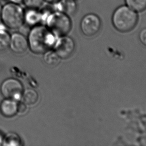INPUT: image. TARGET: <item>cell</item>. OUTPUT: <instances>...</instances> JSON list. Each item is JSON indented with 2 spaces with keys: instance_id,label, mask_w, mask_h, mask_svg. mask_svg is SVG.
Masks as SVG:
<instances>
[{
  "instance_id": "cell-1",
  "label": "cell",
  "mask_w": 146,
  "mask_h": 146,
  "mask_svg": "<svg viewBox=\"0 0 146 146\" xmlns=\"http://www.w3.org/2000/svg\"><path fill=\"white\" fill-rule=\"evenodd\" d=\"M57 36L45 25H39L32 27L28 34L29 47L36 54L45 53L53 47Z\"/></svg>"
},
{
  "instance_id": "cell-2",
  "label": "cell",
  "mask_w": 146,
  "mask_h": 146,
  "mask_svg": "<svg viewBox=\"0 0 146 146\" xmlns=\"http://www.w3.org/2000/svg\"><path fill=\"white\" fill-rule=\"evenodd\" d=\"M138 21V13L126 5L117 8L112 17V22L115 29L122 33H128L134 29Z\"/></svg>"
},
{
  "instance_id": "cell-3",
  "label": "cell",
  "mask_w": 146,
  "mask_h": 146,
  "mask_svg": "<svg viewBox=\"0 0 146 146\" xmlns=\"http://www.w3.org/2000/svg\"><path fill=\"white\" fill-rule=\"evenodd\" d=\"M24 11L20 5L11 2L4 5L0 13L2 24L10 30H17L24 24Z\"/></svg>"
},
{
  "instance_id": "cell-4",
  "label": "cell",
  "mask_w": 146,
  "mask_h": 146,
  "mask_svg": "<svg viewBox=\"0 0 146 146\" xmlns=\"http://www.w3.org/2000/svg\"><path fill=\"white\" fill-rule=\"evenodd\" d=\"M44 25L56 36H67L72 28L70 17L62 12L54 11L46 18Z\"/></svg>"
},
{
  "instance_id": "cell-5",
  "label": "cell",
  "mask_w": 146,
  "mask_h": 146,
  "mask_svg": "<svg viewBox=\"0 0 146 146\" xmlns=\"http://www.w3.org/2000/svg\"><path fill=\"white\" fill-rule=\"evenodd\" d=\"M102 22L96 14L90 13L83 17L80 23V29L83 35L87 37L96 36L101 30Z\"/></svg>"
},
{
  "instance_id": "cell-6",
  "label": "cell",
  "mask_w": 146,
  "mask_h": 146,
  "mask_svg": "<svg viewBox=\"0 0 146 146\" xmlns=\"http://www.w3.org/2000/svg\"><path fill=\"white\" fill-rule=\"evenodd\" d=\"M1 91L6 98L19 100L22 97L23 87L22 83L17 79L9 78L3 82L1 86Z\"/></svg>"
},
{
  "instance_id": "cell-7",
  "label": "cell",
  "mask_w": 146,
  "mask_h": 146,
  "mask_svg": "<svg viewBox=\"0 0 146 146\" xmlns=\"http://www.w3.org/2000/svg\"><path fill=\"white\" fill-rule=\"evenodd\" d=\"M54 46L56 52L60 58L68 59L75 50V43L69 36H62L57 39Z\"/></svg>"
},
{
  "instance_id": "cell-8",
  "label": "cell",
  "mask_w": 146,
  "mask_h": 146,
  "mask_svg": "<svg viewBox=\"0 0 146 146\" xmlns=\"http://www.w3.org/2000/svg\"><path fill=\"white\" fill-rule=\"evenodd\" d=\"M9 46L15 53L22 54L27 50L29 47L28 39L23 34L15 33L11 36Z\"/></svg>"
},
{
  "instance_id": "cell-9",
  "label": "cell",
  "mask_w": 146,
  "mask_h": 146,
  "mask_svg": "<svg viewBox=\"0 0 146 146\" xmlns=\"http://www.w3.org/2000/svg\"><path fill=\"white\" fill-rule=\"evenodd\" d=\"M24 24L34 27L42 24L41 12L39 9L27 8L24 11Z\"/></svg>"
},
{
  "instance_id": "cell-10",
  "label": "cell",
  "mask_w": 146,
  "mask_h": 146,
  "mask_svg": "<svg viewBox=\"0 0 146 146\" xmlns=\"http://www.w3.org/2000/svg\"><path fill=\"white\" fill-rule=\"evenodd\" d=\"M52 6L54 11L63 13L70 16L75 13L77 8L75 0H60Z\"/></svg>"
},
{
  "instance_id": "cell-11",
  "label": "cell",
  "mask_w": 146,
  "mask_h": 146,
  "mask_svg": "<svg viewBox=\"0 0 146 146\" xmlns=\"http://www.w3.org/2000/svg\"><path fill=\"white\" fill-rule=\"evenodd\" d=\"M18 110V104L11 99L6 98L0 104V111L6 117H12L16 115Z\"/></svg>"
},
{
  "instance_id": "cell-12",
  "label": "cell",
  "mask_w": 146,
  "mask_h": 146,
  "mask_svg": "<svg viewBox=\"0 0 146 146\" xmlns=\"http://www.w3.org/2000/svg\"><path fill=\"white\" fill-rule=\"evenodd\" d=\"M23 102L27 106H33L36 104L39 100V94L34 89H28L23 93Z\"/></svg>"
},
{
  "instance_id": "cell-13",
  "label": "cell",
  "mask_w": 146,
  "mask_h": 146,
  "mask_svg": "<svg viewBox=\"0 0 146 146\" xmlns=\"http://www.w3.org/2000/svg\"><path fill=\"white\" fill-rule=\"evenodd\" d=\"M126 5L137 13L146 10V0H125Z\"/></svg>"
},
{
  "instance_id": "cell-14",
  "label": "cell",
  "mask_w": 146,
  "mask_h": 146,
  "mask_svg": "<svg viewBox=\"0 0 146 146\" xmlns=\"http://www.w3.org/2000/svg\"><path fill=\"white\" fill-rule=\"evenodd\" d=\"M5 28L3 24L0 25V51H3L10 46L11 36Z\"/></svg>"
},
{
  "instance_id": "cell-15",
  "label": "cell",
  "mask_w": 146,
  "mask_h": 146,
  "mask_svg": "<svg viewBox=\"0 0 146 146\" xmlns=\"http://www.w3.org/2000/svg\"><path fill=\"white\" fill-rule=\"evenodd\" d=\"M44 60L47 65L51 67H55L59 64L60 57L55 51L48 50L44 56Z\"/></svg>"
},
{
  "instance_id": "cell-16",
  "label": "cell",
  "mask_w": 146,
  "mask_h": 146,
  "mask_svg": "<svg viewBox=\"0 0 146 146\" xmlns=\"http://www.w3.org/2000/svg\"><path fill=\"white\" fill-rule=\"evenodd\" d=\"M21 143L20 137L14 133L7 135L3 140V145L4 146H20Z\"/></svg>"
},
{
  "instance_id": "cell-17",
  "label": "cell",
  "mask_w": 146,
  "mask_h": 146,
  "mask_svg": "<svg viewBox=\"0 0 146 146\" xmlns=\"http://www.w3.org/2000/svg\"><path fill=\"white\" fill-rule=\"evenodd\" d=\"M44 3V0H24L23 4L27 8L40 9Z\"/></svg>"
},
{
  "instance_id": "cell-18",
  "label": "cell",
  "mask_w": 146,
  "mask_h": 146,
  "mask_svg": "<svg viewBox=\"0 0 146 146\" xmlns=\"http://www.w3.org/2000/svg\"><path fill=\"white\" fill-rule=\"evenodd\" d=\"M28 106L25 104L24 103H21L19 104H18V110L17 113L20 114H24L26 113L28 111Z\"/></svg>"
},
{
  "instance_id": "cell-19",
  "label": "cell",
  "mask_w": 146,
  "mask_h": 146,
  "mask_svg": "<svg viewBox=\"0 0 146 146\" xmlns=\"http://www.w3.org/2000/svg\"><path fill=\"white\" fill-rule=\"evenodd\" d=\"M139 38L141 43L146 46V28L143 29L139 34Z\"/></svg>"
},
{
  "instance_id": "cell-20",
  "label": "cell",
  "mask_w": 146,
  "mask_h": 146,
  "mask_svg": "<svg viewBox=\"0 0 146 146\" xmlns=\"http://www.w3.org/2000/svg\"><path fill=\"white\" fill-rule=\"evenodd\" d=\"M9 2L14 4H18V5L23 4V2H24V0H9Z\"/></svg>"
},
{
  "instance_id": "cell-21",
  "label": "cell",
  "mask_w": 146,
  "mask_h": 146,
  "mask_svg": "<svg viewBox=\"0 0 146 146\" xmlns=\"http://www.w3.org/2000/svg\"><path fill=\"white\" fill-rule=\"evenodd\" d=\"M60 0H44V2H46L47 4H56L58 2H59Z\"/></svg>"
},
{
  "instance_id": "cell-22",
  "label": "cell",
  "mask_w": 146,
  "mask_h": 146,
  "mask_svg": "<svg viewBox=\"0 0 146 146\" xmlns=\"http://www.w3.org/2000/svg\"><path fill=\"white\" fill-rule=\"evenodd\" d=\"M3 140H4V139H3L2 136L0 135V146L3 145Z\"/></svg>"
},
{
  "instance_id": "cell-23",
  "label": "cell",
  "mask_w": 146,
  "mask_h": 146,
  "mask_svg": "<svg viewBox=\"0 0 146 146\" xmlns=\"http://www.w3.org/2000/svg\"><path fill=\"white\" fill-rule=\"evenodd\" d=\"M2 7L1 6V5H0V13H1V9H2Z\"/></svg>"
}]
</instances>
